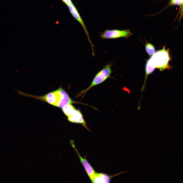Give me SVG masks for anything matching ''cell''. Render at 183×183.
I'll list each match as a JSON object with an SVG mask.
<instances>
[{
  "instance_id": "cell-1",
  "label": "cell",
  "mask_w": 183,
  "mask_h": 183,
  "mask_svg": "<svg viewBox=\"0 0 183 183\" xmlns=\"http://www.w3.org/2000/svg\"><path fill=\"white\" fill-rule=\"evenodd\" d=\"M171 59L170 49H166L164 45L163 48L155 52L147 60L145 66V75L141 90H144L148 76L152 73L156 68L162 71L165 69H171L172 67L169 64Z\"/></svg>"
},
{
  "instance_id": "cell-2",
  "label": "cell",
  "mask_w": 183,
  "mask_h": 183,
  "mask_svg": "<svg viewBox=\"0 0 183 183\" xmlns=\"http://www.w3.org/2000/svg\"><path fill=\"white\" fill-rule=\"evenodd\" d=\"M113 63L110 61L104 67L96 74L90 84L87 88L81 92V94L84 95L93 87L100 84L111 77L112 71V67Z\"/></svg>"
},
{
  "instance_id": "cell-3",
  "label": "cell",
  "mask_w": 183,
  "mask_h": 183,
  "mask_svg": "<svg viewBox=\"0 0 183 183\" xmlns=\"http://www.w3.org/2000/svg\"><path fill=\"white\" fill-rule=\"evenodd\" d=\"M133 34L129 29L120 30L107 29L100 33V35L103 39H116L119 38H127Z\"/></svg>"
},
{
  "instance_id": "cell-4",
  "label": "cell",
  "mask_w": 183,
  "mask_h": 183,
  "mask_svg": "<svg viewBox=\"0 0 183 183\" xmlns=\"http://www.w3.org/2000/svg\"><path fill=\"white\" fill-rule=\"evenodd\" d=\"M72 146L79 158L80 161L83 166L85 171L91 180L94 177L95 173V170L88 163L85 158H83L81 156L76 147L73 141L72 140L70 141Z\"/></svg>"
},
{
  "instance_id": "cell-5",
  "label": "cell",
  "mask_w": 183,
  "mask_h": 183,
  "mask_svg": "<svg viewBox=\"0 0 183 183\" xmlns=\"http://www.w3.org/2000/svg\"><path fill=\"white\" fill-rule=\"evenodd\" d=\"M68 6L69 10L72 15L80 23L83 27L85 32L87 36L88 41L91 45L92 52H94V45L89 38L88 32L83 21L75 7L72 3L68 5Z\"/></svg>"
},
{
  "instance_id": "cell-6",
  "label": "cell",
  "mask_w": 183,
  "mask_h": 183,
  "mask_svg": "<svg viewBox=\"0 0 183 183\" xmlns=\"http://www.w3.org/2000/svg\"><path fill=\"white\" fill-rule=\"evenodd\" d=\"M61 94L59 89L50 92L41 97V98L49 103L56 106L60 101Z\"/></svg>"
},
{
  "instance_id": "cell-7",
  "label": "cell",
  "mask_w": 183,
  "mask_h": 183,
  "mask_svg": "<svg viewBox=\"0 0 183 183\" xmlns=\"http://www.w3.org/2000/svg\"><path fill=\"white\" fill-rule=\"evenodd\" d=\"M68 119L70 122L81 124L88 129L82 115L79 110L75 109L71 115L68 117Z\"/></svg>"
},
{
  "instance_id": "cell-8",
  "label": "cell",
  "mask_w": 183,
  "mask_h": 183,
  "mask_svg": "<svg viewBox=\"0 0 183 183\" xmlns=\"http://www.w3.org/2000/svg\"><path fill=\"white\" fill-rule=\"evenodd\" d=\"M61 94L60 98L57 107L62 108L64 106L74 103L67 93L62 88H59Z\"/></svg>"
},
{
  "instance_id": "cell-9",
  "label": "cell",
  "mask_w": 183,
  "mask_h": 183,
  "mask_svg": "<svg viewBox=\"0 0 183 183\" xmlns=\"http://www.w3.org/2000/svg\"><path fill=\"white\" fill-rule=\"evenodd\" d=\"M111 177L106 174L95 173L91 180L93 183H109Z\"/></svg>"
},
{
  "instance_id": "cell-10",
  "label": "cell",
  "mask_w": 183,
  "mask_h": 183,
  "mask_svg": "<svg viewBox=\"0 0 183 183\" xmlns=\"http://www.w3.org/2000/svg\"><path fill=\"white\" fill-rule=\"evenodd\" d=\"M62 110L65 115L68 117L70 116L76 109L71 104L67 105L62 108Z\"/></svg>"
},
{
  "instance_id": "cell-11",
  "label": "cell",
  "mask_w": 183,
  "mask_h": 183,
  "mask_svg": "<svg viewBox=\"0 0 183 183\" xmlns=\"http://www.w3.org/2000/svg\"><path fill=\"white\" fill-rule=\"evenodd\" d=\"M145 49L147 53L150 56L153 55L155 52V48L154 46L150 43L148 42L146 40Z\"/></svg>"
},
{
  "instance_id": "cell-12",
  "label": "cell",
  "mask_w": 183,
  "mask_h": 183,
  "mask_svg": "<svg viewBox=\"0 0 183 183\" xmlns=\"http://www.w3.org/2000/svg\"><path fill=\"white\" fill-rule=\"evenodd\" d=\"M68 6L72 3L71 0H62Z\"/></svg>"
}]
</instances>
